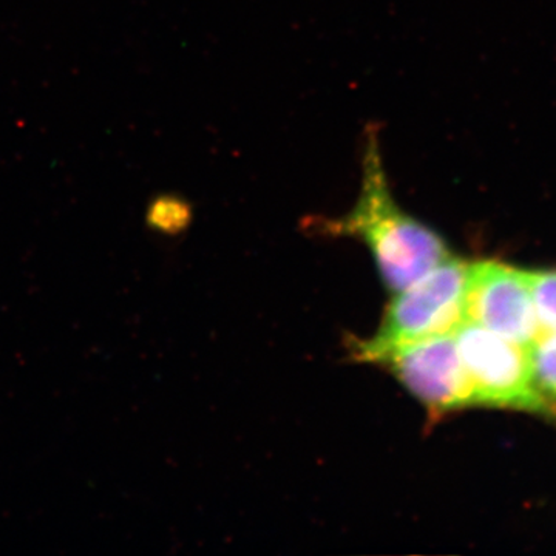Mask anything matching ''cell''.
<instances>
[{"mask_svg": "<svg viewBox=\"0 0 556 556\" xmlns=\"http://www.w3.org/2000/svg\"><path fill=\"white\" fill-rule=\"evenodd\" d=\"M361 192L342 218L325 223L329 233L356 237L371 251L390 291L399 292L452 257L444 239L407 214L388 182L378 130L369 126L362 146Z\"/></svg>", "mask_w": 556, "mask_h": 556, "instance_id": "1", "label": "cell"}, {"mask_svg": "<svg viewBox=\"0 0 556 556\" xmlns=\"http://www.w3.org/2000/svg\"><path fill=\"white\" fill-rule=\"evenodd\" d=\"M468 265L448 257L408 288L394 292L376 334L354 346L358 361L375 364L393 348L455 332L467 320Z\"/></svg>", "mask_w": 556, "mask_h": 556, "instance_id": "2", "label": "cell"}, {"mask_svg": "<svg viewBox=\"0 0 556 556\" xmlns=\"http://www.w3.org/2000/svg\"><path fill=\"white\" fill-rule=\"evenodd\" d=\"M453 338L473 386L477 405L556 417L555 405L536 387L529 348L468 320L455 329Z\"/></svg>", "mask_w": 556, "mask_h": 556, "instance_id": "3", "label": "cell"}, {"mask_svg": "<svg viewBox=\"0 0 556 556\" xmlns=\"http://www.w3.org/2000/svg\"><path fill=\"white\" fill-rule=\"evenodd\" d=\"M375 364L390 369L433 417L477 405L453 332L393 348Z\"/></svg>", "mask_w": 556, "mask_h": 556, "instance_id": "4", "label": "cell"}, {"mask_svg": "<svg viewBox=\"0 0 556 556\" xmlns=\"http://www.w3.org/2000/svg\"><path fill=\"white\" fill-rule=\"evenodd\" d=\"M466 317L526 348L541 332L526 270L493 260L468 265Z\"/></svg>", "mask_w": 556, "mask_h": 556, "instance_id": "5", "label": "cell"}, {"mask_svg": "<svg viewBox=\"0 0 556 556\" xmlns=\"http://www.w3.org/2000/svg\"><path fill=\"white\" fill-rule=\"evenodd\" d=\"M529 351L536 387L556 399V329H541Z\"/></svg>", "mask_w": 556, "mask_h": 556, "instance_id": "6", "label": "cell"}, {"mask_svg": "<svg viewBox=\"0 0 556 556\" xmlns=\"http://www.w3.org/2000/svg\"><path fill=\"white\" fill-rule=\"evenodd\" d=\"M541 329H556V270H526Z\"/></svg>", "mask_w": 556, "mask_h": 556, "instance_id": "7", "label": "cell"}, {"mask_svg": "<svg viewBox=\"0 0 556 556\" xmlns=\"http://www.w3.org/2000/svg\"><path fill=\"white\" fill-rule=\"evenodd\" d=\"M189 207L185 201L172 195L156 197L150 201L146 222L150 228L163 233H175L189 222Z\"/></svg>", "mask_w": 556, "mask_h": 556, "instance_id": "8", "label": "cell"}]
</instances>
